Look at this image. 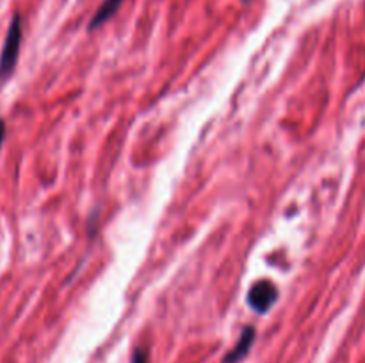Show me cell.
<instances>
[{"instance_id":"obj_2","label":"cell","mask_w":365,"mask_h":363,"mask_svg":"<svg viewBox=\"0 0 365 363\" xmlns=\"http://www.w3.org/2000/svg\"><path fill=\"white\" fill-rule=\"evenodd\" d=\"M278 301V288L271 281L262 280L253 285L248 292V305L257 313H266Z\"/></svg>"},{"instance_id":"obj_6","label":"cell","mask_w":365,"mask_h":363,"mask_svg":"<svg viewBox=\"0 0 365 363\" xmlns=\"http://www.w3.org/2000/svg\"><path fill=\"white\" fill-rule=\"evenodd\" d=\"M4 137H6V123H4V120H0V148L4 144Z\"/></svg>"},{"instance_id":"obj_1","label":"cell","mask_w":365,"mask_h":363,"mask_svg":"<svg viewBox=\"0 0 365 363\" xmlns=\"http://www.w3.org/2000/svg\"><path fill=\"white\" fill-rule=\"evenodd\" d=\"M21 46V18L20 14H14L7 28L6 39H4L2 53H0V82L7 80L13 75L16 68L18 56H20Z\"/></svg>"},{"instance_id":"obj_4","label":"cell","mask_w":365,"mask_h":363,"mask_svg":"<svg viewBox=\"0 0 365 363\" xmlns=\"http://www.w3.org/2000/svg\"><path fill=\"white\" fill-rule=\"evenodd\" d=\"M121 4H123V0H103L102 6H100L98 9H96V13L93 14L91 21H89V25H88V31L100 28L103 23H106V21H109L110 18L118 13V9L121 7Z\"/></svg>"},{"instance_id":"obj_5","label":"cell","mask_w":365,"mask_h":363,"mask_svg":"<svg viewBox=\"0 0 365 363\" xmlns=\"http://www.w3.org/2000/svg\"><path fill=\"white\" fill-rule=\"evenodd\" d=\"M132 363H148V356H146L145 349H135L134 356H132Z\"/></svg>"},{"instance_id":"obj_3","label":"cell","mask_w":365,"mask_h":363,"mask_svg":"<svg viewBox=\"0 0 365 363\" xmlns=\"http://www.w3.org/2000/svg\"><path fill=\"white\" fill-rule=\"evenodd\" d=\"M255 327L253 326H246L245 330H242L241 337H239V342L235 344V347L232 349L230 352H228L227 356H225L223 363H239L242 362V359L248 356L250 349H252L253 342H255Z\"/></svg>"}]
</instances>
